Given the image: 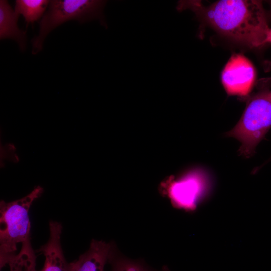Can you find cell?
Masks as SVG:
<instances>
[{
    "instance_id": "obj_1",
    "label": "cell",
    "mask_w": 271,
    "mask_h": 271,
    "mask_svg": "<svg viewBox=\"0 0 271 271\" xmlns=\"http://www.w3.org/2000/svg\"><path fill=\"white\" fill-rule=\"evenodd\" d=\"M177 9L192 11L217 31L250 48L266 44L270 28L261 1L220 0L206 6L200 1H180Z\"/></svg>"
},
{
    "instance_id": "obj_2",
    "label": "cell",
    "mask_w": 271,
    "mask_h": 271,
    "mask_svg": "<svg viewBox=\"0 0 271 271\" xmlns=\"http://www.w3.org/2000/svg\"><path fill=\"white\" fill-rule=\"evenodd\" d=\"M258 91L247 97L244 111L236 125L226 136L237 139L240 154L253 155L256 148L271 129V90L269 82H259Z\"/></svg>"
},
{
    "instance_id": "obj_3",
    "label": "cell",
    "mask_w": 271,
    "mask_h": 271,
    "mask_svg": "<svg viewBox=\"0 0 271 271\" xmlns=\"http://www.w3.org/2000/svg\"><path fill=\"white\" fill-rule=\"evenodd\" d=\"M106 1L102 0H52L39 23L38 34L31 40L32 54L36 55L43 49L47 35L56 27L70 21L84 23L98 20L107 27L104 9Z\"/></svg>"
},
{
    "instance_id": "obj_4",
    "label": "cell",
    "mask_w": 271,
    "mask_h": 271,
    "mask_svg": "<svg viewBox=\"0 0 271 271\" xmlns=\"http://www.w3.org/2000/svg\"><path fill=\"white\" fill-rule=\"evenodd\" d=\"M35 187L25 197L9 202L0 203V266L8 264L17 253V244L30 238L31 225L28 212L33 201L42 193Z\"/></svg>"
},
{
    "instance_id": "obj_5",
    "label": "cell",
    "mask_w": 271,
    "mask_h": 271,
    "mask_svg": "<svg viewBox=\"0 0 271 271\" xmlns=\"http://www.w3.org/2000/svg\"><path fill=\"white\" fill-rule=\"evenodd\" d=\"M206 186L204 175L193 170L176 179L171 177L163 183V189L175 206L191 210L203 197Z\"/></svg>"
},
{
    "instance_id": "obj_6",
    "label": "cell",
    "mask_w": 271,
    "mask_h": 271,
    "mask_svg": "<svg viewBox=\"0 0 271 271\" xmlns=\"http://www.w3.org/2000/svg\"><path fill=\"white\" fill-rule=\"evenodd\" d=\"M255 76V70L251 61L241 54H234L222 72L221 81L228 95L247 97Z\"/></svg>"
},
{
    "instance_id": "obj_7",
    "label": "cell",
    "mask_w": 271,
    "mask_h": 271,
    "mask_svg": "<svg viewBox=\"0 0 271 271\" xmlns=\"http://www.w3.org/2000/svg\"><path fill=\"white\" fill-rule=\"evenodd\" d=\"M62 229L59 222H50L49 239L38 250L45 257L44 266L41 271H71V264L66 261L61 245Z\"/></svg>"
},
{
    "instance_id": "obj_8",
    "label": "cell",
    "mask_w": 271,
    "mask_h": 271,
    "mask_svg": "<svg viewBox=\"0 0 271 271\" xmlns=\"http://www.w3.org/2000/svg\"><path fill=\"white\" fill-rule=\"evenodd\" d=\"M112 251L110 243L93 239L89 249L70 263L71 271H105Z\"/></svg>"
},
{
    "instance_id": "obj_9",
    "label": "cell",
    "mask_w": 271,
    "mask_h": 271,
    "mask_svg": "<svg viewBox=\"0 0 271 271\" xmlns=\"http://www.w3.org/2000/svg\"><path fill=\"white\" fill-rule=\"evenodd\" d=\"M19 17L7 1H0V39L15 41L20 50L24 51L27 46V36L26 32L18 27Z\"/></svg>"
},
{
    "instance_id": "obj_10",
    "label": "cell",
    "mask_w": 271,
    "mask_h": 271,
    "mask_svg": "<svg viewBox=\"0 0 271 271\" xmlns=\"http://www.w3.org/2000/svg\"><path fill=\"white\" fill-rule=\"evenodd\" d=\"M49 3L48 0H16L14 10L18 16L22 15L28 25L43 17Z\"/></svg>"
},
{
    "instance_id": "obj_11",
    "label": "cell",
    "mask_w": 271,
    "mask_h": 271,
    "mask_svg": "<svg viewBox=\"0 0 271 271\" xmlns=\"http://www.w3.org/2000/svg\"><path fill=\"white\" fill-rule=\"evenodd\" d=\"M36 256L32 247L30 238L22 243L21 248L9 261L10 271H38Z\"/></svg>"
},
{
    "instance_id": "obj_12",
    "label": "cell",
    "mask_w": 271,
    "mask_h": 271,
    "mask_svg": "<svg viewBox=\"0 0 271 271\" xmlns=\"http://www.w3.org/2000/svg\"><path fill=\"white\" fill-rule=\"evenodd\" d=\"M108 261L111 271H156L142 261L116 255L112 251Z\"/></svg>"
},
{
    "instance_id": "obj_13",
    "label": "cell",
    "mask_w": 271,
    "mask_h": 271,
    "mask_svg": "<svg viewBox=\"0 0 271 271\" xmlns=\"http://www.w3.org/2000/svg\"><path fill=\"white\" fill-rule=\"evenodd\" d=\"M271 43V29H269L265 40V43Z\"/></svg>"
},
{
    "instance_id": "obj_14",
    "label": "cell",
    "mask_w": 271,
    "mask_h": 271,
    "mask_svg": "<svg viewBox=\"0 0 271 271\" xmlns=\"http://www.w3.org/2000/svg\"><path fill=\"white\" fill-rule=\"evenodd\" d=\"M270 160H271V158H270Z\"/></svg>"
}]
</instances>
